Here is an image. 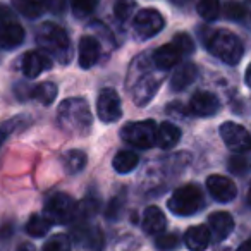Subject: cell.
Listing matches in <instances>:
<instances>
[{"instance_id":"obj_17","label":"cell","mask_w":251,"mask_h":251,"mask_svg":"<svg viewBox=\"0 0 251 251\" xmlns=\"http://www.w3.org/2000/svg\"><path fill=\"white\" fill-rule=\"evenodd\" d=\"M141 224H143V229L147 234L158 236L167 227V219H165V213L158 206H148L143 212V222Z\"/></svg>"},{"instance_id":"obj_23","label":"cell","mask_w":251,"mask_h":251,"mask_svg":"<svg viewBox=\"0 0 251 251\" xmlns=\"http://www.w3.org/2000/svg\"><path fill=\"white\" fill-rule=\"evenodd\" d=\"M138 162H140V157L134 151L122 150L114 157L112 165H114L115 172H119V174H127V172H133L136 169Z\"/></svg>"},{"instance_id":"obj_18","label":"cell","mask_w":251,"mask_h":251,"mask_svg":"<svg viewBox=\"0 0 251 251\" xmlns=\"http://www.w3.org/2000/svg\"><path fill=\"white\" fill-rule=\"evenodd\" d=\"M182 57L181 50L174 45V43H165V45L158 47L153 53V62L160 71H167L171 67H174L179 62V59Z\"/></svg>"},{"instance_id":"obj_33","label":"cell","mask_w":251,"mask_h":251,"mask_svg":"<svg viewBox=\"0 0 251 251\" xmlns=\"http://www.w3.org/2000/svg\"><path fill=\"white\" fill-rule=\"evenodd\" d=\"M224 12H226V16L229 19H232V21H239V19L244 18V14H246V11H244V7L239 4V2H229V4L224 7Z\"/></svg>"},{"instance_id":"obj_3","label":"cell","mask_w":251,"mask_h":251,"mask_svg":"<svg viewBox=\"0 0 251 251\" xmlns=\"http://www.w3.org/2000/svg\"><path fill=\"white\" fill-rule=\"evenodd\" d=\"M36 43L45 53H52L62 62H67V57L71 55V42L66 29L60 28L55 23H45L38 28L36 33Z\"/></svg>"},{"instance_id":"obj_43","label":"cell","mask_w":251,"mask_h":251,"mask_svg":"<svg viewBox=\"0 0 251 251\" xmlns=\"http://www.w3.org/2000/svg\"><path fill=\"white\" fill-rule=\"evenodd\" d=\"M174 2H176V4H184L186 0H174Z\"/></svg>"},{"instance_id":"obj_2","label":"cell","mask_w":251,"mask_h":251,"mask_svg":"<svg viewBox=\"0 0 251 251\" xmlns=\"http://www.w3.org/2000/svg\"><path fill=\"white\" fill-rule=\"evenodd\" d=\"M206 49L217 59L229 64V66L239 64L241 57L244 53V47L239 36L230 31H226V29H217V31L210 33L208 40H206Z\"/></svg>"},{"instance_id":"obj_5","label":"cell","mask_w":251,"mask_h":251,"mask_svg":"<svg viewBox=\"0 0 251 251\" xmlns=\"http://www.w3.org/2000/svg\"><path fill=\"white\" fill-rule=\"evenodd\" d=\"M157 122L147 119V121L129 122L121 129V136L126 143L133 145L141 150L155 147V134H157Z\"/></svg>"},{"instance_id":"obj_26","label":"cell","mask_w":251,"mask_h":251,"mask_svg":"<svg viewBox=\"0 0 251 251\" xmlns=\"http://www.w3.org/2000/svg\"><path fill=\"white\" fill-rule=\"evenodd\" d=\"M50 227H52V224H50L45 217L40 215V213H35V215H31V219L28 220V224H26V232L33 237H42L49 232Z\"/></svg>"},{"instance_id":"obj_42","label":"cell","mask_w":251,"mask_h":251,"mask_svg":"<svg viewBox=\"0 0 251 251\" xmlns=\"http://www.w3.org/2000/svg\"><path fill=\"white\" fill-rule=\"evenodd\" d=\"M250 73H251V67H248L246 73H244V81H246L248 86H250Z\"/></svg>"},{"instance_id":"obj_14","label":"cell","mask_w":251,"mask_h":251,"mask_svg":"<svg viewBox=\"0 0 251 251\" xmlns=\"http://www.w3.org/2000/svg\"><path fill=\"white\" fill-rule=\"evenodd\" d=\"M208 232L213 237V241L220 243L226 237L230 236L234 230V219L230 213L227 212H215L208 217Z\"/></svg>"},{"instance_id":"obj_35","label":"cell","mask_w":251,"mask_h":251,"mask_svg":"<svg viewBox=\"0 0 251 251\" xmlns=\"http://www.w3.org/2000/svg\"><path fill=\"white\" fill-rule=\"evenodd\" d=\"M167 112L171 115H174V117H179V119L186 117V108H184V105H181V103H172L171 107L167 108Z\"/></svg>"},{"instance_id":"obj_10","label":"cell","mask_w":251,"mask_h":251,"mask_svg":"<svg viewBox=\"0 0 251 251\" xmlns=\"http://www.w3.org/2000/svg\"><path fill=\"white\" fill-rule=\"evenodd\" d=\"M97 114L98 119L101 122H115L122 115V107H121V98H119L117 91L112 88H103L98 93L97 100Z\"/></svg>"},{"instance_id":"obj_32","label":"cell","mask_w":251,"mask_h":251,"mask_svg":"<svg viewBox=\"0 0 251 251\" xmlns=\"http://www.w3.org/2000/svg\"><path fill=\"white\" fill-rule=\"evenodd\" d=\"M157 248L160 251H172L179 246V237L177 234L171 232V234H158L157 241H155Z\"/></svg>"},{"instance_id":"obj_37","label":"cell","mask_w":251,"mask_h":251,"mask_svg":"<svg viewBox=\"0 0 251 251\" xmlns=\"http://www.w3.org/2000/svg\"><path fill=\"white\" fill-rule=\"evenodd\" d=\"M31 90H33V88H26L25 83H19L18 86H16V93H18L19 97L23 98V100H25L26 97L31 98Z\"/></svg>"},{"instance_id":"obj_29","label":"cell","mask_w":251,"mask_h":251,"mask_svg":"<svg viewBox=\"0 0 251 251\" xmlns=\"http://www.w3.org/2000/svg\"><path fill=\"white\" fill-rule=\"evenodd\" d=\"M100 0H71V9L76 18H86L97 9Z\"/></svg>"},{"instance_id":"obj_11","label":"cell","mask_w":251,"mask_h":251,"mask_svg":"<svg viewBox=\"0 0 251 251\" xmlns=\"http://www.w3.org/2000/svg\"><path fill=\"white\" fill-rule=\"evenodd\" d=\"M206 188H208L212 198L219 203L232 201L237 195V188L234 184V181H230L226 176H219V174L210 176L206 179Z\"/></svg>"},{"instance_id":"obj_19","label":"cell","mask_w":251,"mask_h":251,"mask_svg":"<svg viewBox=\"0 0 251 251\" xmlns=\"http://www.w3.org/2000/svg\"><path fill=\"white\" fill-rule=\"evenodd\" d=\"M198 77V67L191 62H186L182 66H179L174 71L171 79V88L172 91H182L188 86H191L195 83V79Z\"/></svg>"},{"instance_id":"obj_27","label":"cell","mask_w":251,"mask_h":251,"mask_svg":"<svg viewBox=\"0 0 251 251\" xmlns=\"http://www.w3.org/2000/svg\"><path fill=\"white\" fill-rule=\"evenodd\" d=\"M196 11L205 21H215L220 14V0H198Z\"/></svg>"},{"instance_id":"obj_25","label":"cell","mask_w":251,"mask_h":251,"mask_svg":"<svg viewBox=\"0 0 251 251\" xmlns=\"http://www.w3.org/2000/svg\"><path fill=\"white\" fill-rule=\"evenodd\" d=\"M86 165V155L81 150H71L64 155V167L67 174H79Z\"/></svg>"},{"instance_id":"obj_4","label":"cell","mask_w":251,"mask_h":251,"mask_svg":"<svg viewBox=\"0 0 251 251\" xmlns=\"http://www.w3.org/2000/svg\"><path fill=\"white\" fill-rule=\"evenodd\" d=\"M203 205H205L203 193L195 184H186L182 188L176 189L172 193L171 200H169V210L179 217L195 215L196 212L203 208Z\"/></svg>"},{"instance_id":"obj_30","label":"cell","mask_w":251,"mask_h":251,"mask_svg":"<svg viewBox=\"0 0 251 251\" xmlns=\"http://www.w3.org/2000/svg\"><path fill=\"white\" fill-rule=\"evenodd\" d=\"M43 251H71V239L66 234H55L49 237L43 246Z\"/></svg>"},{"instance_id":"obj_39","label":"cell","mask_w":251,"mask_h":251,"mask_svg":"<svg viewBox=\"0 0 251 251\" xmlns=\"http://www.w3.org/2000/svg\"><path fill=\"white\" fill-rule=\"evenodd\" d=\"M18 251H35V246L31 243H21L18 246Z\"/></svg>"},{"instance_id":"obj_22","label":"cell","mask_w":251,"mask_h":251,"mask_svg":"<svg viewBox=\"0 0 251 251\" xmlns=\"http://www.w3.org/2000/svg\"><path fill=\"white\" fill-rule=\"evenodd\" d=\"M49 0H14L16 11L21 16L29 19H35L45 12Z\"/></svg>"},{"instance_id":"obj_36","label":"cell","mask_w":251,"mask_h":251,"mask_svg":"<svg viewBox=\"0 0 251 251\" xmlns=\"http://www.w3.org/2000/svg\"><path fill=\"white\" fill-rule=\"evenodd\" d=\"M64 5H66V0H49V5H47V7L53 12H62Z\"/></svg>"},{"instance_id":"obj_16","label":"cell","mask_w":251,"mask_h":251,"mask_svg":"<svg viewBox=\"0 0 251 251\" xmlns=\"http://www.w3.org/2000/svg\"><path fill=\"white\" fill-rule=\"evenodd\" d=\"M160 77L155 76H145L134 84L133 88V100L136 105H147L151 100L155 93H157L158 86H160Z\"/></svg>"},{"instance_id":"obj_1","label":"cell","mask_w":251,"mask_h":251,"mask_svg":"<svg viewBox=\"0 0 251 251\" xmlns=\"http://www.w3.org/2000/svg\"><path fill=\"white\" fill-rule=\"evenodd\" d=\"M59 126L69 134H86L91 127V110L84 98H67L59 105L57 110Z\"/></svg>"},{"instance_id":"obj_41","label":"cell","mask_w":251,"mask_h":251,"mask_svg":"<svg viewBox=\"0 0 251 251\" xmlns=\"http://www.w3.org/2000/svg\"><path fill=\"white\" fill-rule=\"evenodd\" d=\"M5 138H7V131L0 129V147H2V143L5 141Z\"/></svg>"},{"instance_id":"obj_21","label":"cell","mask_w":251,"mask_h":251,"mask_svg":"<svg viewBox=\"0 0 251 251\" xmlns=\"http://www.w3.org/2000/svg\"><path fill=\"white\" fill-rule=\"evenodd\" d=\"M184 243L189 251H205L210 244V232L206 226L189 227L184 234Z\"/></svg>"},{"instance_id":"obj_28","label":"cell","mask_w":251,"mask_h":251,"mask_svg":"<svg viewBox=\"0 0 251 251\" xmlns=\"http://www.w3.org/2000/svg\"><path fill=\"white\" fill-rule=\"evenodd\" d=\"M134 9H136V2L134 0H117L114 5V16L121 23H127L133 16Z\"/></svg>"},{"instance_id":"obj_38","label":"cell","mask_w":251,"mask_h":251,"mask_svg":"<svg viewBox=\"0 0 251 251\" xmlns=\"http://www.w3.org/2000/svg\"><path fill=\"white\" fill-rule=\"evenodd\" d=\"M119 212H121V208H119V201H117V200H112L110 206H108V210H107V217H108V219H112V217H117Z\"/></svg>"},{"instance_id":"obj_12","label":"cell","mask_w":251,"mask_h":251,"mask_svg":"<svg viewBox=\"0 0 251 251\" xmlns=\"http://www.w3.org/2000/svg\"><path fill=\"white\" fill-rule=\"evenodd\" d=\"M53 66L52 57L45 53L43 50H31V52L25 53L21 60V69L26 77H38L43 71H49Z\"/></svg>"},{"instance_id":"obj_40","label":"cell","mask_w":251,"mask_h":251,"mask_svg":"<svg viewBox=\"0 0 251 251\" xmlns=\"http://www.w3.org/2000/svg\"><path fill=\"white\" fill-rule=\"evenodd\" d=\"M237 251H251L250 250V243H248V241H244V243L241 244L239 248H237Z\"/></svg>"},{"instance_id":"obj_7","label":"cell","mask_w":251,"mask_h":251,"mask_svg":"<svg viewBox=\"0 0 251 251\" xmlns=\"http://www.w3.org/2000/svg\"><path fill=\"white\" fill-rule=\"evenodd\" d=\"M165 21L164 16L155 9H141L133 19V28L136 35L143 40L153 38L155 35L164 29Z\"/></svg>"},{"instance_id":"obj_15","label":"cell","mask_w":251,"mask_h":251,"mask_svg":"<svg viewBox=\"0 0 251 251\" xmlns=\"http://www.w3.org/2000/svg\"><path fill=\"white\" fill-rule=\"evenodd\" d=\"M100 53H101V47L98 38L86 35L79 40V57L77 59H79V66L83 69L93 67L98 62V59H100Z\"/></svg>"},{"instance_id":"obj_24","label":"cell","mask_w":251,"mask_h":251,"mask_svg":"<svg viewBox=\"0 0 251 251\" xmlns=\"http://www.w3.org/2000/svg\"><path fill=\"white\" fill-rule=\"evenodd\" d=\"M57 93H59V90H57V84L52 83V81L40 83L31 90V97L35 98V100H38L42 105H50V103H52V101L57 98Z\"/></svg>"},{"instance_id":"obj_8","label":"cell","mask_w":251,"mask_h":251,"mask_svg":"<svg viewBox=\"0 0 251 251\" xmlns=\"http://www.w3.org/2000/svg\"><path fill=\"white\" fill-rule=\"evenodd\" d=\"M219 133H220V138L224 140V143H226L230 150L237 151V153H244V151L250 150L251 136L244 126L236 124V122H224V124L220 126Z\"/></svg>"},{"instance_id":"obj_20","label":"cell","mask_w":251,"mask_h":251,"mask_svg":"<svg viewBox=\"0 0 251 251\" xmlns=\"http://www.w3.org/2000/svg\"><path fill=\"white\" fill-rule=\"evenodd\" d=\"M181 140V129L172 122H162L157 126V134H155V145L160 147L162 150H169Z\"/></svg>"},{"instance_id":"obj_34","label":"cell","mask_w":251,"mask_h":251,"mask_svg":"<svg viewBox=\"0 0 251 251\" xmlns=\"http://www.w3.org/2000/svg\"><path fill=\"white\" fill-rule=\"evenodd\" d=\"M229 169H230V172H234V174H243V172H246V169H248V160L241 153L234 155V157L229 160Z\"/></svg>"},{"instance_id":"obj_9","label":"cell","mask_w":251,"mask_h":251,"mask_svg":"<svg viewBox=\"0 0 251 251\" xmlns=\"http://www.w3.org/2000/svg\"><path fill=\"white\" fill-rule=\"evenodd\" d=\"M25 42V29L11 19L7 11H0V49L14 50Z\"/></svg>"},{"instance_id":"obj_31","label":"cell","mask_w":251,"mask_h":251,"mask_svg":"<svg viewBox=\"0 0 251 251\" xmlns=\"http://www.w3.org/2000/svg\"><path fill=\"white\" fill-rule=\"evenodd\" d=\"M172 43L181 50L182 57L195 52V42H193V38L188 35V33H177V35H174Z\"/></svg>"},{"instance_id":"obj_13","label":"cell","mask_w":251,"mask_h":251,"mask_svg":"<svg viewBox=\"0 0 251 251\" xmlns=\"http://www.w3.org/2000/svg\"><path fill=\"white\" fill-rule=\"evenodd\" d=\"M189 108L198 117H210V115H215L219 112L220 101L210 91H196L189 101Z\"/></svg>"},{"instance_id":"obj_6","label":"cell","mask_w":251,"mask_h":251,"mask_svg":"<svg viewBox=\"0 0 251 251\" xmlns=\"http://www.w3.org/2000/svg\"><path fill=\"white\" fill-rule=\"evenodd\" d=\"M76 212V201L66 193H55L50 196L43 210V217L50 224H69Z\"/></svg>"}]
</instances>
